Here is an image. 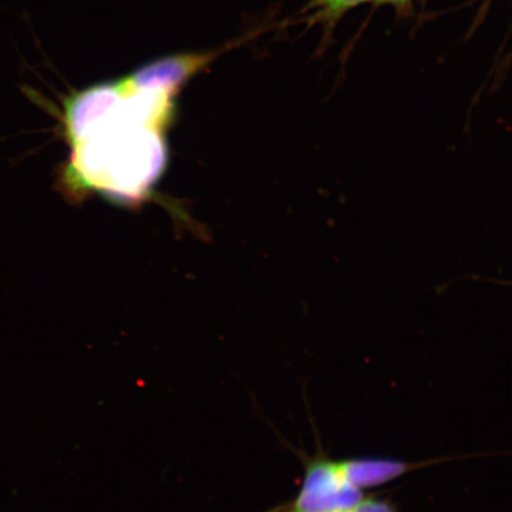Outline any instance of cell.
Returning <instances> with one entry per match:
<instances>
[{
    "label": "cell",
    "instance_id": "obj_1",
    "mask_svg": "<svg viewBox=\"0 0 512 512\" xmlns=\"http://www.w3.org/2000/svg\"><path fill=\"white\" fill-rule=\"evenodd\" d=\"M304 465L302 485L292 501L266 512H347L366 496L355 488L339 467L318 445L311 456L298 453Z\"/></svg>",
    "mask_w": 512,
    "mask_h": 512
},
{
    "label": "cell",
    "instance_id": "obj_2",
    "mask_svg": "<svg viewBox=\"0 0 512 512\" xmlns=\"http://www.w3.org/2000/svg\"><path fill=\"white\" fill-rule=\"evenodd\" d=\"M219 54L220 51L216 50L209 53L164 56L162 59L145 64L127 80L133 87L139 89H156V91L172 93L192 75L208 66Z\"/></svg>",
    "mask_w": 512,
    "mask_h": 512
},
{
    "label": "cell",
    "instance_id": "obj_3",
    "mask_svg": "<svg viewBox=\"0 0 512 512\" xmlns=\"http://www.w3.org/2000/svg\"><path fill=\"white\" fill-rule=\"evenodd\" d=\"M453 459L457 458L444 457L424 460V462H407V460L394 458L363 457L338 459V464L349 482L355 488L366 492L392 483L409 472Z\"/></svg>",
    "mask_w": 512,
    "mask_h": 512
},
{
    "label": "cell",
    "instance_id": "obj_4",
    "mask_svg": "<svg viewBox=\"0 0 512 512\" xmlns=\"http://www.w3.org/2000/svg\"><path fill=\"white\" fill-rule=\"evenodd\" d=\"M347 512H400L398 505L390 501L389 498L377 496H364L355 507Z\"/></svg>",
    "mask_w": 512,
    "mask_h": 512
},
{
    "label": "cell",
    "instance_id": "obj_5",
    "mask_svg": "<svg viewBox=\"0 0 512 512\" xmlns=\"http://www.w3.org/2000/svg\"><path fill=\"white\" fill-rule=\"evenodd\" d=\"M366 2V0H312L313 8H320L323 16L334 19L354 6Z\"/></svg>",
    "mask_w": 512,
    "mask_h": 512
},
{
    "label": "cell",
    "instance_id": "obj_6",
    "mask_svg": "<svg viewBox=\"0 0 512 512\" xmlns=\"http://www.w3.org/2000/svg\"><path fill=\"white\" fill-rule=\"evenodd\" d=\"M409 2H411V0H375L377 4H393L396 6H405Z\"/></svg>",
    "mask_w": 512,
    "mask_h": 512
}]
</instances>
